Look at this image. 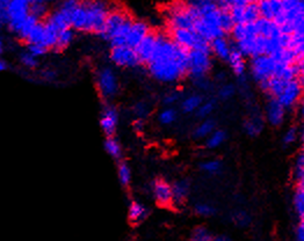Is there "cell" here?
<instances>
[{
	"instance_id": "obj_1",
	"label": "cell",
	"mask_w": 304,
	"mask_h": 241,
	"mask_svg": "<svg viewBox=\"0 0 304 241\" xmlns=\"http://www.w3.org/2000/svg\"><path fill=\"white\" fill-rule=\"evenodd\" d=\"M188 53L190 51L180 47L176 57L156 59L146 65L147 71L155 80L164 84H173L187 76Z\"/></svg>"
},
{
	"instance_id": "obj_2",
	"label": "cell",
	"mask_w": 304,
	"mask_h": 241,
	"mask_svg": "<svg viewBox=\"0 0 304 241\" xmlns=\"http://www.w3.org/2000/svg\"><path fill=\"white\" fill-rule=\"evenodd\" d=\"M83 4L86 9V25L83 33L99 36L105 28L110 4L106 2H83Z\"/></svg>"
},
{
	"instance_id": "obj_3",
	"label": "cell",
	"mask_w": 304,
	"mask_h": 241,
	"mask_svg": "<svg viewBox=\"0 0 304 241\" xmlns=\"http://www.w3.org/2000/svg\"><path fill=\"white\" fill-rule=\"evenodd\" d=\"M98 91L103 100H110L118 94V79L113 69L105 66L96 72L95 76Z\"/></svg>"
},
{
	"instance_id": "obj_4",
	"label": "cell",
	"mask_w": 304,
	"mask_h": 241,
	"mask_svg": "<svg viewBox=\"0 0 304 241\" xmlns=\"http://www.w3.org/2000/svg\"><path fill=\"white\" fill-rule=\"evenodd\" d=\"M211 68H213V62H211L210 55L198 50H191L188 53L187 76L192 80L207 77L211 71Z\"/></svg>"
},
{
	"instance_id": "obj_5",
	"label": "cell",
	"mask_w": 304,
	"mask_h": 241,
	"mask_svg": "<svg viewBox=\"0 0 304 241\" xmlns=\"http://www.w3.org/2000/svg\"><path fill=\"white\" fill-rule=\"evenodd\" d=\"M251 73L257 84L261 81L269 80L273 78L274 70H275L276 62L269 56H258V57L251 58Z\"/></svg>"
},
{
	"instance_id": "obj_6",
	"label": "cell",
	"mask_w": 304,
	"mask_h": 241,
	"mask_svg": "<svg viewBox=\"0 0 304 241\" xmlns=\"http://www.w3.org/2000/svg\"><path fill=\"white\" fill-rule=\"evenodd\" d=\"M109 59L118 68H137L140 65L135 50L127 46L110 48Z\"/></svg>"
},
{
	"instance_id": "obj_7",
	"label": "cell",
	"mask_w": 304,
	"mask_h": 241,
	"mask_svg": "<svg viewBox=\"0 0 304 241\" xmlns=\"http://www.w3.org/2000/svg\"><path fill=\"white\" fill-rule=\"evenodd\" d=\"M128 16L129 14L127 12V10L113 9V7L110 6V11L106 19L105 28H103V31L101 34L99 35V37H101V39L108 41L109 42V41L116 35L118 29L121 28L122 25H123V22Z\"/></svg>"
},
{
	"instance_id": "obj_8",
	"label": "cell",
	"mask_w": 304,
	"mask_h": 241,
	"mask_svg": "<svg viewBox=\"0 0 304 241\" xmlns=\"http://www.w3.org/2000/svg\"><path fill=\"white\" fill-rule=\"evenodd\" d=\"M302 90H303V78L302 79H295L289 81L287 86L284 87L282 92L277 100L281 103V106L284 109H291L296 106V103L299 101L302 96Z\"/></svg>"
},
{
	"instance_id": "obj_9",
	"label": "cell",
	"mask_w": 304,
	"mask_h": 241,
	"mask_svg": "<svg viewBox=\"0 0 304 241\" xmlns=\"http://www.w3.org/2000/svg\"><path fill=\"white\" fill-rule=\"evenodd\" d=\"M118 124V111L113 105L103 106L101 116H100V127L106 137H114Z\"/></svg>"
},
{
	"instance_id": "obj_10",
	"label": "cell",
	"mask_w": 304,
	"mask_h": 241,
	"mask_svg": "<svg viewBox=\"0 0 304 241\" xmlns=\"http://www.w3.org/2000/svg\"><path fill=\"white\" fill-rule=\"evenodd\" d=\"M152 192L158 205L170 207L172 205V188L171 183L164 179H156L152 182Z\"/></svg>"
},
{
	"instance_id": "obj_11",
	"label": "cell",
	"mask_w": 304,
	"mask_h": 241,
	"mask_svg": "<svg viewBox=\"0 0 304 241\" xmlns=\"http://www.w3.org/2000/svg\"><path fill=\"white\" fill-rule=\"evenodd\" d=\"M265 110L266 121L268 122L272 127H280V125L283 123L285 109L281 106L279 100L268 96Z\"/></svg>"
},
{
	"instance_id": "obj_12",
	"label": "cell",
	"mask_w": 304,
	"mask_h": 241,
	"mask_svg": "<svg viewBox=\"0 0 304 241\" xmlns=\"http://www.w3.org/2000/svg\"><path fill=\"white\" fill-rule=\"evenodd\" d=\"M151 31L152 29L150 28V26L145 21L133 20L130 31L128 33L125 46L131 48V49H135Z\"/></svg>"
},
{
	"instance_id": "obj_13",
	"label": "cell",
	"mask_w": 304,
	"mask_h": 241,
	"mask_svg": "<svg viewBox=\"0 0 304 241\" xmlns=\"http://www.w3.org/2000/svg\"><path fill=\"white\" fill-rule=\"evenodd\" d=\"M156 37H157V33L151 31L149 34L144 37L142 42H140L138 46L133 49L137 55V58H138L140 65L149 64L151 56H152V54H154Z\"/></svg>"
},
{
	"instance_id": "obj_14",
	"label": "cell",
	"mask_w": 304,
	"mask_h": 241,
	"mask_svg": "<svg viewBox=\"0 0 304 241\" xmlns=\"http://www.w3.org/2000/svg\"><path fill=\"white\" fill-rule=\"evenodd\" d=\"M44 21L48 22L50 26H53L58 33L71 28V14L65 12L61 7H58V9L54 11H50L49 16L44 19Z\"/></svg>"
},
{
	"instance_id": "obj_15",
	"label": "cell",
	"mask_w": 304,
	"mask_h": 241,
	"mask_svg": "<svg viewBox=\"0 0 304 241\" xmlns=\"http://www.w3.org/2000/svg\"><path fill=\"white\" fill-rule=\"evenodd\" d=\"M172 188V205H184L190 195L191 183L186 179L177 180L171 184Z\"/></svg>"
},
{
	"instance_id": "obj_16",
	"label": "cell",
	"mask_w": 304,
	"mask_h": 241,
	"mask_svg": "<svg viewBox=\"0 0 304 241\" xmlns=\"http://www.w3.org/2000/svg\"><path fill=\"white\" fill-rule=\"evenodd\" d=\"M170 37L178 46L191 51L194 47L196 34L194 31H188V29H172Z\"/></svg>"
},
{
	"instance_id": "obj_17",
	"label": "cell",
	"mask_w": 304,
	"mask_h": 241,
	"mask_svg": "<svg viewBox=\"0 0 304 241\" xmlns=\"http://www.w3.org/2000/svg\"><path fill=\"white\" fill-rule=\"evenodd\" d=\"M228 63L237 78L245 77V72H246L245 58H244V56L237 50L235 43H231V51H230Z\"/></svg>"
},
{
	"instance_id": "obj_18",
	"label": "cell",
	"mask_w": 304,
	"mask_h": 241,
	"mask_svg": "<svg viewBox=\"0 0 304 241\" xmlns=\"http://www.w3.org/2000/svg\"><path fill=\"white\" fill-rule=\"evenodd\" d=\"M257 27L258 35H260L265 39H277L281 36L280 28L274 21L265 20V19H259L257 22H254Z\"/></svg>"
},
{
	"instance_id": "obj_19",
	"label": "cell",
	"mask_w": 304,
	"mask_h": 241,
	"mask_svg": "<svg viewBox=\"0 0 304 241\" xmlns=\"http://www.w3.org/2000/svg\"><path fill=\"white\" fill-rule=\"evenodd\" d=\"M211 55H215L218 59L223 62H228L230 51H231V42L227 37L215 39L210 42Z\"/></svg>"
},
{
	"instance_id": "obj_20",
	"label": "cell",
	"mask_w": 304,
	"mask_h": 241,
	"mask_svg": "<svg viewBox=\"0 0 304 241\" xmlns=\"http://www.w3.org/2000/svg\"><path fill=\"white\" fill-rule=\"evenodd\" d=\"M264 118L259 114L252 115V116L247 117L244 121V130H245L246 135L250 137H257L261 133L262 129H264Z\"/></svg>"
},
{
	"instance_id": "obj_21",
	"label": "cell",
	"mask_w": 304,
	"mask_h": 241,
	"mask_svg": "<svg viewBox=\"0 0 304 241\" xmlns=\"http://www.w3.org/2000/svg\"><path fill=\"white\" fill-rule=\"evenodd\" d=\"M149 214V210L146 206H144L142 203L133 201L129 205L128 210V219L131 224H139L143 221Z\"/></svg>"
},
{
	"instance_id": "obj_22",
	"label": "cell",
	"mask_w": 304,
	"mask_h": 241,
	"mask_svg": "<svg viewBox=\"0 0 304 241\" xmlns=\"http://www.w3.org/2000/svg\"><path fill=\"white\" fill-rule=\"evenodd\" d=\"M217 123L214 118H206L202 123H200L198 127L194 129L193 131V138L199 140V139H205L213 133L216 130Z\"/></svg>"
},
{
	"instance_id": "obj_23",
	"label": "cell",
	"mask_w": 304,
	"mask_h": 241,
	"mask_svg": "<svg viewBox=\"0 0 304 241\" xmlns=\"http://www.w3.org/2000/svg\"><path fill=\"white\" fill-rule=\"evenodd\" d=\"M135 19H132L131 16H128L127 19H125L123 25L121 26V28L118 29V32L116 33L112 40L109 41L110 47H121V46H125V42H127V36L128 33L130 31L131 25Z\"/></svg>"
},
{
	"instance_id": "obj_24",
	"label": "cell",
	"mask_w": 304,
	"mask_h": 241,
	"mask_svg": "<svg viewBox=\"0 0 304 241\" xmlns=\"http://www.w3.org/2000/svg\"><path fill=\"white\" fill-rule=\"evenodd\" d=\"M86 25V9L84 4L80 3L79 6L71 14V29L78 32H84Z\"/></svg>"
},
{
	"instance_id": "obj_25",
	"label": "cell",
	"mask_w": 304,
	"mask_h": 241,
	"mask_svg": "<svg viewBox=\"0 0 304 241\" xmlns=\"http://www.w3.org/2000/svg\"><path fill=\"white\" fill-rule=\"evenodd\" d=\"M203 102H205V99H203L202 95L193 94L187 96V98H185L183 101H181L180 109L183 110L184 114L195 113Z\"/></svg>"
},
{
	"instance_id": "obj_26",
	"label": "cell",
	"mask_w": 304,
	"mask_h": 241,
	"mask_svg": "<svg viewBox=\"0 0 304 241\" xmlns=\"http://www.w3.org/2000/svg\"><path fill=\"white\" fill-rule=\"evenodd\" d=\"M292 203H294L296 214H297L299 219L302 220L304 216V182L296 183Z\"/></svg>"
},
{
	"instance_id": "obj_27",
	"label": "cell",
	"mask_w": 304,
	"mask_h": 241,
	"mask_svg": "<svg viewBox=\"0 0 304 241\" xmlns=\"http://www.w3.org/2000/svg\"><path fill=\"white\" fill-rule=\"evenodd\" d=\"M43 22H44V36H43L42 44L50 51L54 49L55 46H56L59 33L53 27V26L48 24V22H46L44 20Z\"/></svg>"
},
{
	"instance_id": "obj_28",
	"label": "cell",
	"mask_w": 304,
	"mask_h": 241,
	"mask_svg": "<svg viewBox=\"0 0 304 241\" xmlns=\"http://www.w3.org/2000/svg\"><path fill=\"white\" fill-rule=\"evenodd\" d=\"M73 39H75V31H73V29L70 28L61 32L58 34L57 43L53 49V51H55V53H62L63 50H65L66 48L72 43Z\"/></svg>"
},
{
	"instance_id": "obj_29",
	"label": "cell",
	"mask_w": 304,
	"mask_h": 241,
	"mask_svg": "<svg viewBox=\"0 0 304 241\" xmlns=\"http://www.w3.org/2000/svg\"><path fill=\"white\" fill-rule=\"evenodd\" d=\"M29 13L39 19V20L43 21L48 16H49L50 10L48 3L42 2V0H35V2H31V6H29Z\"/></svg>"
},
{
	"instance_id": "obj_30",
	"label": "cell",
	"mask_w": 304,
	"mask_h": 241,
	"mask_svg": "<svg viewBox=\"0 0 304 241\" xmlns=\"http://www.w3.org/2000/svg\"><path fill=\"white\" fill-rule=\"evenodd\" d=\"M103 146H105L106 152L110 155V157L115 159V160L121 161L122 146H121V144L118 143V140L115 138V137H106Z\"/></svg>"
},
{
	"instance_id": "obj_31",
	"label": "cell",
	"mask_w": 304,
	"mask_h": 241,
	"mask_svg": "<svg viewBox=\"0 0 304 241\" xmlns=\"http://www.w3.org/2000/svg\"><path fill=\"white\" fill-rule=\"evenodd\" d=\"M228 138V133L223 129H216L211 135L206 139V146L208 148H216L221 146Z\"/></svg>"
},
{
	"instance_id": "obj_32",
	"label": "cell",
	"mask_w": 304,
	"mask_h": 241,
	"mask_svg": "<svg viewBox=\"0 0 304 241\" xmlns=\"http://www.w3.org/2000/svg\"><path fill=\"white\" fill-rule=\"evenodd\" d=\"M41 20H39L38 18L32 16L31 13H29V16L26 18V20L24 24H22V27L20 29L19 34H18V37H19V40L22 41V42H26V40H27V37L31 34V32L33 31V28L35 27L36 25L39 24Z\"/></svg>"
},
{
	"instance_id": "obj_33",
	"label": "cell",
	"mask_w": 304,
	"mask_h": 241,
	"mask_svg": "<svg viewBox=\"0 0 304 241\" xmlns=\"http://www.w3.org/2000/svg\"><path fill=\"white\" fill-rule=\"evenodd\" d=\"M260 19L258 2H248L244 10V24H254Z\"/></svg>"
},
{
	"instance_id": "obj_34",
	"label": "cell",
	"mask_w": 304,
	"mask_h": 241,
	"mask_svg": "<svg viewBox=\"0 0 304 241\" xmlns=\"http://www.w3.org/2000/svg\"><path fill=\"white\" fill-rule=\"evenodd\" d=\"M288 83L289 81H284L282 79H279V78L275 77L270 78L268 93H267V95L270 96V98L277 99L281 94H282L284 87L287 86Z\"/></svg>"
},
{
	"instance_id": "obj_35",
	"label": "cell",
	"mask_w": 304,
	"mask_h": 241,
	"mask_svg": "<svg viewBox=\"0 0 304 241\" xmlns=\"http://www.w3.org/2000/svg\"><path fill=\"white\" fill-rule=\"evenodd\" d=\"M117 176L120 183L123 187H129L131 182V169L125 161H118L117 165Z\"/></svg>"
},
{
	"instance_id": "obj_36",
	"label": "cell",
	"mask_w": 304,
	"mask_h": 241,
	"mask_svg": "<svg viewBox=\"0 0 304 241\" xmlns=\"http://www.w3.org/2000/svg\"><path fill=\"white\" fill-rule=\"evenodd\" d=\"M43 36H44V22L40 21L39 24L33 28V31L27 37V40H26L25 44L26 46H28V44H42Z\"/></svg>"
},
{
	"instance_id": "obj_37",
	"label": "cell",
	"mask_w": 304,
	"mask_h": 241,
	"mask_svg": "<svg viewBox=\"0 0 304 241\" xmlns=\"http://www.w3.org/2000/svg\"><path fill=\"white\" fill-rule=\"evenodd\" d=\"M178 118V111L173 107H168V108L163 109L158 115V121L162 125H170L173 124Z\"/></svg>"
},
{
	"instance_id": "obj_38",
	"label": "cell",
	"mask_w": 304,
	"mask_h": 241,
	"mask_svg": "<svg viewBox=\"0 0 304 241\" xmlns=\"http://www.w3.org/2000/svg\"><path fill=\"white\" fill-rule=\"evenodd\" d=\"M296 183L304 182V152L301 151L297 154L294 165V173H292Z\"/></svg>"
},
{
	"instance_id": "obj_39",
	"label": "cell",
	"mask_w": 304,
	"mask_h": 241,
	"mask_svg": "<svg viewBox=\"0 0 304 241\" xmlns=\"http://www.w3.org/2000/svg\"><path fill=\"white\" fill-rule=\"evenodd\" d=\"M214 235L206 226H196L191 233V241H213Z\"/></svg>"
},
{
	"instance_id": "obj_40",
	"label": "cell",
	"mask_w": 304,
	"mask_h": 241,
	"mask_svg": "<svg viewBox=\"0 0 304 241\" xmlns=\"http://www.w3.org/2000/svg\"><path fill=\"white\" fill-rule=\"evenodd\" d=\"M216 107H217V102L215 99L205 101L201 106H200V108L195 111L196 116L199 118H205V120L206 118H209L210 115L214 113L215 109H216Z\"/></svg>"
},
{
	"instance_id": "obj_41",
	"label": "cell",
	"mask_w": 304,
	"mask_h": 241,
	"mask_svg": "<svg viewBox=\"0 0 304 241\" xmlns=\"http://www.w3.org/2000/svg\"><path fill=\"white\" fill-rule=\"evenodd\" d=\"M220 27L223 34L227 36L231 34L235 22H233L230 12H220Z\"/></svg>"
},
{
	"instance_id": "obj_42",
	"label": "cell",
	"mask_w": 304,
	"mask_h": 241,
	"mask_svg": "<svg viewBox=\"0 0 304 241\" xmlns=\"http://www.w3.org/2000/svg\"><path fill=\"white\" fill-rule=\"evenodd\" d=\"M194 212L199 217L209 218L216 214V207L210 205L208 203H198L194 206Z\"/></svg>"
},
{
	"instance_id": "obj_43",
	"label": "cell",
	"mask_w": 304,
	"mask_h": 241,
	"mask_svg": "<svg viewBox=\"0 0 304 241\" xmlns=\"http://www.w3.org/2000/svg\"><path fill=\"white\" fill-rule=\"evenodd\" d=\"M200 169L207 174H218L222 170V162L218 160H208L200 165Z\"/></svg>"
},
{
	"instance_id": "obj_44",
	"label": "cell",
	"mask_w": 304,
	"mask_h": 241,
	"mask_svg": "<svg viewBox=\"0 0 304 241\" xmlns=\"http://www.w3.org/2000/svg\"><path fill=\"white\" fill-rule=\"evenodd\" d=\"M258 7H259V13H260L261 19L273 21L274 16L272 12V7H270L269 0H261V2H258Z\"/></svg>"
},
{
	"instance_id": "obj_45",
	"label": "cell",
	"mask_w": 304,
	"mask_h": 241,
	"mask_svg": "<svg viewBox=\"0 0 304 241\" xmlns=\"http://www.w3.org/2000/svg\"><path fill=\"white\" fill-rule=\"evenodd\" d=\"M236 91H237V88H236L235 85L224 84V85H222L220 90H218L217 96L221 100H229L236 94Z\"/></svg>"
},
{
	"instance_id": "obj_46",
	"label": "cell",
	"mask_w": 304,
	"mask_h": 241,
	"mask_svg": "<svg viewBox=\"0 0 304 241\" xmlns=\"http://www.w3.org/2000/svg\"><path fill=\"white\" fill-rule=\"evenodd\" d=\"M27 53H29L32 56H34L35 58H39L49 53V50H48L43 44H28Z\"/></svg>"
},
{
	"instance_id": "obj_47",
	"label": "cell",
	"mask_w": 304,
	"mask_h": 241,
	"mask_svg": "<svg viewBox=\"0 0 304 241\" xmlns=\"http://www.w3.org/2000/svg\"><path fill=\"white\" fill-rule=\"evenodd\" d=\"M20 62L26 66V68H28V69H35V68H38V65H39L38 58H35L34 56H32L31 54L27 53V51H26V53H22L20 55Z\"/></svg>"
},
{
	"instance_id": "obj_48",
	"label": "cell",
	"mask_w": 304,
	"mask_h": 241,
	"mask_svg": "<svg viewBox=\"0 0 304 241\" xmlns=\"http://www.w3.org/2000/svg\"><path fill=\"white\" fill-rule=\"evenodd\" d=\"M232 219L237 225L240 226V227H246L251 221L250 216H248V213L245 212V211H237V212L233 214Z\"/></svg>"
},
{
	"instance_id": "obj_49",
	"label": "cell",
	"mask_w": 304,
	"mask_h": 241,
	"mask_svg": "<svg viewBox=\"0 0 304 241\" xmlns=\"http://www.w3.org/2000/svg\"><path fill=\"white\" fill-rule=\"evenodd\" d=\"M150 113L149 106L144 102H137L135 106H133V114L136 115L137 118H140V120H144L147 115Z\"/></svg>"
},
{
	"instance_id": "obj_50",
	"label": "cell",
	"mask_w": 304,
	"mask_h": 241,
	"mask_svg": "<svg viewBox=\"0 0 304 241\" xmlns=\"http://www.w3.org/2000/svg\"><path fill=\"white\" fill-rule=\"evenodd\" d=\"M298 137V129L296 127H290L283 136V144L284 145H291L297 140Z\"/></svg>"
},
{
	"instance_id": "obj_51",
	"label": "cell",
	"mask_w": 304,
	"mask_h": 241,
	"mask_svg": "<svg viewBox=\"0 0 304 241\" xmlns=\"http://www.w3.org/2000/svg\"><path fill=\"white\" fill-rule=\"evenodd\" d=\"M181 100V93L179 91H171L163 98V103L166 106L171 107L174 103L179 102Z\"/></svg>"
},
{
	"instance_id": "obj_52",
	"label": "cell",
	"mask_w": 304,
	"mask_h": 241,
	"mask_svg": "<svg viewBox=\"0 0 304 241\" xmlns=\"http://www.w3.org/2000/svg\"><path fill=\"white\" fill-rule=\"evenodd\" d=\"M79 2H77V0H68V2L62 3L59 7H61L62 10H64L65 12H68L70 14H72L73 11H75L78 6H79Z\"/></svg>"
},
{
	"instance_id": "obj_53",
	"label": "cell",
	"mask_w": 304,
	"mask_h": 241,
	"mask_svg": "<svg viewBox=\"0 0 304 241\" xmlns=\"http://www.w3.org/2000/svg\"><path fill=\"white\" fill-rule=\"evenodd\" d=\"M193 83H194L195 86H198L200 90H203V91L209 90V87H210L208 77H203V78H200V79L193 80Z\"/></svg>"
},
{
	"instance_id": "obj_54",
	"label": "cell",
	"mask_w": 304,
	"mask_h": 241,
	"mask_svg": "<svg viewBox=\"0 0 304 241\" xmlns=\"http://www.w3.org/2000/svg\"><path fill=\"white\" fill-rule=\"evenodd\" d=\"M215 4H216V9L220 12H230V10H231L230 0H218V2H215Z\"/></svg>"
},
{
	"instance_id": "obj_55",
	"label": "cell",
	"mask_w": 304,
	"mask_h": 241,
	"mask_svg": "<svg viewBox=\"0 0 304 241\" xmlns=\"http://www.w3.org/2000/svg\"><path fill=\"white\" fill-rule=\"evenodd\" d=\"M296 241H304V222L299 220L297 227H296Z\"/></svg>"
},
{
	"instance_id": "obj_56",
	"label": "cell",
	"mask_w": 304,
	"mask_h": 241,
	"mask_svg": "<svg viewBox=\"0 0 304 241\" xmlns=\"http://www.w3.org/2000/svg\"><path fill=\"white\" fill-rule=\"evenodd\" d=\"M133 128H135L136 131H140V130L144 129V120H140V118H136L135 121H133Z\"/></svg>"
},
{
	"instance_id": "obj_57",
	"label": "cell",
	"mask_w": 304,
	"mask_h": 241,
	"mask_svg": "<svg viewBox=\"0 0 304 241\" xmlns=\"http://www.w3.org/2000/svg\"><path fill=\"white\" fill-rule=\"evenodd\" d=\"M43 74H44V77H46V79L47 80H50V81L54 80L55 77H56V74H55V72L54 71H49V70H48V71H44Z\"/></svg>"
},
{
	"instance_id": "obj_58",
	"label": "cell",
	"mask_w": 304,
	"mask_h": 241,
	"mask_svg": "<svg viewBox=\"0 0 304 241\" xmlns=\"http://www.w3.org/2000/svg\"><path fill=\"white\" fill-rule=\"evenodd\" d=\"M213 241H231V239H230L229 236L225 235V234H220V235L214 236Z\"/></svg>"
},
{
	"instance_id": "obj_59",
	"label": "cell",
	"mask_w": 304,
	"mask_h": 241,
	"mask_svg": "<svg viewBox=\"0 0 304 241\" xmlns=\"http://www.w3.org/2000/svg\"><path fill=\"white\" fill-rule=\"evenodd\" d=\"M7 68H9V65H7V63L4 61V59H0V72L6 71Z\"/></svg>"
},
{
	"instance_id": "obj_60",
	"label": "cell",
	"mask_w": 304,
	"mask_h": 241,
	"mask_svg": "<svg viewBox=\"0 0 304 241\" xmlns=\"http://www.w3.org/2000/svg\"><path fill=\"white\" fill-rule=\"evenodd\" d=\"M4 53V43H3V41L0 40V55H2Z\"/></svg>"
}]
</instances>
